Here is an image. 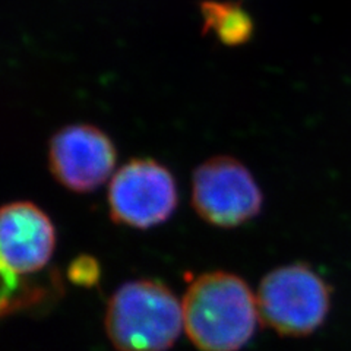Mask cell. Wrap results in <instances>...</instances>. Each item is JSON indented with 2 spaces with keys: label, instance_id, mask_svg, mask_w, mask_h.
Returning a JSON list of instances; mask_svg holds the SVG:
<instances>
[{
  "label": "cell",
  "instance_id": "6da1fadb",
  "mask_svg": "<svg viewBox=\"0 0 351 351\" xmlns=\"http://www.w3.org/2000/svg\"><path fill=\"white\" fill-rule=\"evenodd\" d=\"M183 328L201 351H239L254 337L259 319L256 295L232 272L202 274L182 300Z\"/></svg>",
  "mask_w": 351,
  "mask_h": 351
},
{
  "label": "cell",
  "instance_id": "7a4b0ae2",
  "mask_svg": "<svg viewBox=\"0 0 351 351\" xmlns=\"http://www.w3.org/2000/svg\"><path fill=\"white\" fill-rule=\"evenodd\" d=\"M104 326L117 351H167L184 329L182 302L162 282L129 281L110 298Z\"/></svg>",
  "mask_w": 351,
  "mask_h": 351
},
{
  "label": "cell",
  "instance_id": "3957f363",
  "mask_svg": "<svg viewBox=\"0 0 351 351\" xmlns=\"http://www.w3.org/2000/svg\"><path fill=\"white\" fill-rule=\"evenodd\" d=\"M262 322L280 335L303 337L319 328L329 311L325 281L303 263L268 272L256 294Z\"/></svg>",
  "mask_w": 351,
  "mask_h": 351
},
{
  "label": "cell",
  "instance_id": "277c9868",
  "mask_svg": "<svg viewBox=\"0 0 351 351\" xmlns=\"http://www.w3.org/2000/svg\"><path fill=\"white\" fill-rule=\"evenodd\" d=\"M262 202L254 176L233 157H213L193 171L192 204L206 223L223 228L239 227L259 214Z\"/></svg>",
  "mask_w": 351,
  "mask_h": 351
},
{
  "label": "cell",
  "instance_id": "5b68a950",
  "mask_svg": "<svg viewBox=\"0 0 351 351\" xmlns=\"http://www.w3.org/2000/svg\"><path fill=\"white\" fill-rule=\"evenodd\" d=\"M178 206L173 174L152 158H136L120 167L108 184V210L117 224L151 228L164 221Z\"/></svg>",
  "mask_w": 351,
  "mask_h": 351
},
{
  "label": "cell",
  "instance_id": "8992f818",
  "mask_svg": "<svg viewBox=\"0 0 351 351\" xmlns=\"http://www.w3.org/2000/svg\"><path fill=\"white\" fill-rule=\"evenodd\" d=\"M114 167L113 141L93 125H69L50 139L49 169L66 189L93 192L113 178Z\"/></svg>",
  "mask_w": 351,
  "mask_h": 351
},
{
  "label": "cell",
  "instance_id": "52a82bcc",
  "mask_svg": "<svg viewBox=\"0 0 351 351\" xmlns=\"http://www.w3.org/2000/svg\"><path fill=\"white\" fill-rule=\"evenodd\" d=\"M56 246V230L49 215L28 201L6 204L0 214L2 269L29 276L47 267Z\"/></svg>",
  "mask_w": 351,
  "mask_h": 351
},
{
  "label": "cell",
  "instance_id": "ba28073f",
  "mask_svg": "<svg viewBox=\"0 0 351 351\" xmlns=\"http://www.w3.org/2000/svg\"><path fill=\"white\" fill-rule=\"evenodd\" d=\"M201 12L204 34L214 32L219 43L227 47L246 44L254 34V21L240 3L206 0L201 3Z\"/></svg>",
  "mask_w": 351,
  "mask_h": 351
},
{
  "label": "cell",
  "instance_id": "9c48e42d",
  "mask_svg": "<svg viewBox=\"0 0 351 351\" xmlns=\"http://www.w3.org/2000/svg\"><path fill=\"white\" fill-rule=\"evenodd\" d=\"M101 276L100 263L94 256L81 255L75 258L68 268V278L71 282L81 287H93Z\"/></svg>",
  "mask_w": 351,
  "mask_h": 351
}]
</instances>
